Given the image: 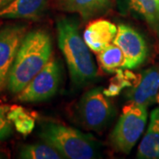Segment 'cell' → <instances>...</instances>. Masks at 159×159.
I'll use <instances>...</instances> for the list:
<instances>
[{
	"label": "cell",
	"mask_w": 159,
	"mask_h": 159,
	"mask_svg": "<svg viewBox=\"0 0 159 159\" xmlns=\"http://www.w3.org/2000/svg\"><path fill=\"white\" fill-rule=\"evenodd\" d=\"M131 8L141 15L148 25L157 29L159 23V13L156 0H129Z\"/></svg>",
	"instance_id": "obj_17"
},
{
	"label": "cell",
	"mask_w": 159,
	"mask_h": 159,
	"mask_svg": "<svg viewBox=\"0 0 159 159\" xmlns=\"http://www.w3.org/2000/svg\"><path fill=\"white\" fill-rule=\"evenodd\" d=\"M156 3H157V11L159 13V0H156Z\"/></svg>",
	"instance_id": "obj_20"
},
{
	"label": "cell",
	"mask_w": 159,
	"mask_h": 159,
	"mask_svg": "<svg viewBox=\"0 0 159 159\" xmlns=\"http://www.w3.org/2000/svg\"><path fill=\"white\" fill-rule=\"evenodd\" d=\"M118 32V27L107 20H97L90 22L83 33V40L89 50L98 53L112 43Z\"/></svg>",
	"instance_id": "obj_10"
},
{
	"label": "cell",
	"mask_w": 159,
	"mask_h": 159,
	"mask_svg": "<svg viewBox=\"0 0 159 159\" xmlns=\"http://www.w3.org/2000/svg\"><path fill=\"white\" fill-rule=\"evenodd\" d=\"M139 159H159V107L150 113L148 129L137 150Z\"/></svg>",
	"instance_id": "obj_12"
},
{
	"label": "cell",
	"mask_w": 159,
	"mask_h": 159,
	"mask_svg": "<svg viewBox=\"0 0 159 159\" xmlns=\"http://www.w3.org/2000/svg\"><path fill=\"white\" fill-rule=\"evenodd\" d=\"M114 115V107L102 88L85 93L78 104L80 121L86 128L100 132L106 128Z\"/></svg>",
	"instance_id": "obj_5"
},
{
	"label": "cell",
	"mask_w": 159,
	"mask_h": 159,
	"mask_svg": "<svg viewBox=\"0 0 159 159\" xmlns=\"http://www.w3.org/2000/svg\"><path fill=\"white\" fill-rule=\"evenodd\" d=\"M97 59L100 66L109 73L115 72L119 68H124V54L119 46L114 44L113 43L97 53Z\"/></svg>",
	"instance_id": "obj_14"
},
{
	"label": "cell",
	"mask_w": 159,
	"mask_h": 159,
	"mask_svg": "<svg viewBox=\"0 0 159 159\" xmlns=\"http://www.w3.org/2000/svg\"><path fill=\"white\" fill-rule=\"evenodd\" d=\"M27 31L28 26L19 23L0 29V94L7 87L9 73Z\"/></svg>",
	"instance_id": "obj_7"
},
{
	"label": "cell",
	"mask_w": 159,
	"mask_h": 159,
	"mask_svg": "<svg viewBox=\"0 0 159 159\" xmlns=\"http://www.w3.org/2000/svg\"><path fill=\"white\" fill-rule=\"evenodd\" d=\"M111 2L112 0H57V6L63 11L89 19L105 11Z\"/></svg>",
	"instance_id": "obj_13"
},
{
	"label": "cell",
	"mask_w": 159,
	"mask_h": 159,
	"mask_svg": "<svg viewBox=\"0 0 159 159\" xmlns=\"http://www.w3.org/2000/svg\"><path fill=\"white\" fill-rule=\"evenodd\" d=\"M113 43L119 46L124 54V68H136L148 57V46L144 37L129 25L120 24L118 26Z\"/></svg>",
	"instance_id": "obj_8"
},
{
	"label": "cell",
	"mask_w": 159,
	"mask_h": 159,
	"mask_svg": "<svg viewBox=\"0 0 159 159\" xmlns=\"http://www.w3.org/2000/svg\"><path fill=\"white\" fill-rule=\"evenodd\" d=\"M156 102H157V104H158V105H159V92H158V94H157V96Z\"/></svg>",
	"instance_id": "obj_21"
},
{
	"label": "cell",
	"mask_w": 159,
	"mask_h": 159,
	"mask_svg": "<svg viewBox=\"0 0 159 159\" xmlns=\"http://www.w3.org/2000/svg\"><path fill=\"white\" fill-rule=\"evenodd\" d=\"M9 109L8 105H0V141L9 138L12 132V124L7 116Z\"/></svg>",
	"instance_id": "obj_18"
},
{
	"label": "cell",
	"mask_w": 159,
	"mask_h": 159,
	"mask_svg": "<svg viewBox=\"0 0 159 159\" xmlns=\"http://www.w3.org/2000/svg\"><path fill=\"white\" fill-rule=\"evenodd\" d=\"M13 0H0V11L9 6Z\"/></svg>",
	"instance_id": "obj_19"
},
{
	"label": "cell",
	"mask_w": 159,
	"mask_h": 159,
	"mask_svg": "<svg viewBox=\"0 0 159 159\" xmlns=\"http://www.w3.org/2000/svg\"><path fill=\"white\" fill-rule=\"evenodd\" d=\"M159 92V68L151 66L143 70L136 82L126 91L128 102L138 105L150 106L156 102Z\"/></svg>",
	"instance_id": "obj_9"
},
{
	"label": "cell",
	"mask_w": 159,
	"mask_h": 159,
	"mask_svg": "<svg viewBox=\"0 0 159 159\" xmlns=\"http://www.w3.org/2000/svg\"><path fill=\"white\" fill-rule=\"evenodd\" d=\"M52 57L51 35L43 29L27 33L18 50L8 76L7 89L17 95Z\"/></svg>",
	"instance_id": "obj_1"
},
{
	"label": "cell",
	"mask_w": 159,
	"mask_h": 159,
	"mask_svg": "<svg viewBox=\"0 0 159 159\" xmlns=\"http://www.w3.org/2000/svg\"><path fill=\"white\" fill-rule=\"evenodd\" d=\"M7 116L20 134L28 135L34 130L35 125L34 119L21 106L14 105L10 107Z\"/></svg>",
	"instance_id": "obj_15"
},
{
	"label": "cell",
	"mask_w": 159,
	"mask_h": 159,
	"mask_svg": "<svg viewBox=\"0 0 159 159\" xmlns=\"http://www.w3.org/2000/svg\"><path fill=\"white\" fill-rule=\"evenodd\" d=\"M57 44L65 57L72 80L82 85L95 79L97 68L90 50L80 36L77 22L64 18L57 23Z\"/></svg>",
	"instance_id": "obj_2"
},
{
	"label": "cell",
	"mask_w": 159,
	"mask_h": 159,
	"mask_svg": "<svg viewBox=\"0 0 159 159\" xmlns=\"http://www.w3.org/2000/svg\"><path fill=\"white\" fill-rule=\"evenodd\" d=\"M48 0H13L0 11V18L36 20L43 15Z\"/></svg>",
	"instance_id": "obj_11"
},
{
	"label": "cell",
	"mask_w": 159,
	"mask_h": 159,
	"mask_svg": "<svg viewBox=\"0 0 159 159\" xmlns=\"http://www.w3.org/2000/svg\"><path fill=\"white\" fill-rule=\"evenodd\" d=\"M39 136L68 159H92L100 157L97 141L89 134L66 125L48 122L41 126Z\"/></svg>",
	"instance_id": "obj_3"
},
{
	"label": "cell",
	"mask_w": 159,
	"mask_h": 159,
	"mask_svg": "<svg viewBox=\"0 0 159 159\" xmlns=\"http://www.w3.org/2000/svg\"><path fill=\"white\" fill-rule=\"evenodd\" d=\"M147 107L128 102L123 108L119 121L110 137L111 147L118 152L129 154L147 124Z\"/></svg>",
	"instance_id": "obj_4"
},
{
	"label": "cell",
	"mask_w": 159,
	"mask_h": 159,
	"mask_svg": "<svg viewBox=\"0 0 159 159\" xmlns=\"http://www.w3.org/2000/svg\"><path fill=\"white\" fill-rule=\"evenodd\" d=\"M61 67L55 57H51L43 68L17 94V100L22 102L45 101L52 97L60 86Z\"/></svg>",
	"instance_id": "obj_6"
},
{
	"label": "cell",
	"mask_w": 159,
	"mask_h": 159,
	"mask_svg": "<svg viewBox=\"0 0 159 159\" xmlns=\"http://www.w3.org/2000/svg\"><path fill=\"white\" fill-rule=\"evenodd\" d=\"M19 157L24 159H61L63 157L47 143L28 144L20 149Z\"/></svg>",
	"instance_id": "obj_16"
}]
</instances>
